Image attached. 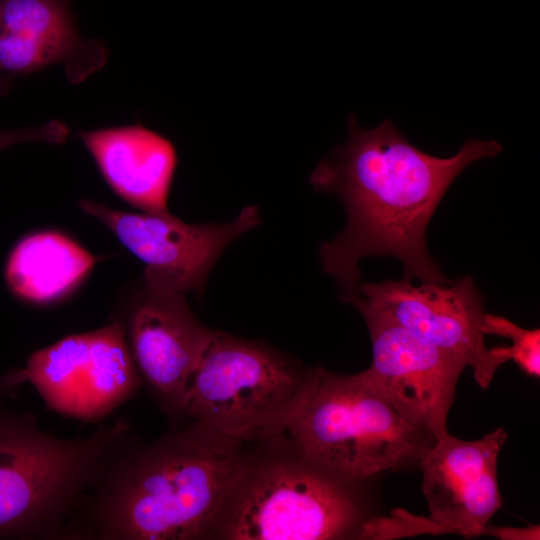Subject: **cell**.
Segmentation results:
<instances>
[{"label": "cell", "instance_id": "cell-20", "mask_svg": "<svg viewBox=\"0 0 540 540\" xmlns=\"http://www.w3.org/2000/svg\"><path fill=\"white\" fill-rule=\"evenodd\" d=\"M4 85V83L2 81H0V87H2Z\"/></svg>", "mask_w": 540, "mask_h": 540}, {"label": "cell", "instance_id": "cell-18", "mask_svg": "<svg viewBox=\"0 0 540 540\" xmlns=\"http://www.w3.org/2000/svg\"><path fill=\"white\" fill-rule=\"evenodd\" d=\"M539 525L526 528L497 527L487 525L484 535L493 536L502 540H535L539 539Z\"/></svg>", "mask_w": 540, "mask_h": 540}, {"label": "cell", "instance_id": "cell-15", "mask_svg": "<svg viewBox=\"0 0 540 540\" xmlns=\"http://www.w3.org/2000/svg\"><path fill=\"white\" fill-rule=\"evenodd\" d=\"M98 258L59 231L22 237L5 265V282L20 301L44 306L66 299L87 278Z\"/></svg>", "mask_w": 540, "mask_h": 540}, {"label": "cell", "instance_id": "cell-4", "mask_svg": "<svg viewBox=\"0 0 540 540\" xmlns=\"http://www.w3.org/2000/svg\"><path fill=\"white\" fill-rule=\"evenodd\" d=\"M316 468L362 479L418 463L435 440L407 423L361 373L311 368L286 431Z\"/></svg>", "mask_w": 540, "mask_h": 540}, {"label": "cell", "instance_id": "cell-11", "mask_svg": "<svg viewBox=\"0 0 540 540\" xmlns=\"http://www.w3.org/2000/svg\"><path fill=\"white\" fill-rule=\"evenodd\" d=\"M116 321L124 330L140 382L169 415H183L192 375L215 330L196 318L184 294L144 282Z\"/></svg>", "mask_w": 540, "mask_h": 540}, {"label": "cell", "instance_id": "cell-8", "mask_svg": "<svg viewBox=\"0 0 540 540\" xmlns=\"http://www.w3.org/2000/svg\"><path fill=\"white\" fill-rule=\"evenodd\" d=\"M320 469L268 465L242 490L226 524L236 540H322L344 536L356 523L351 495Z\"/></svg>", "mask_w": 540, "mask_h": 540}, {"label": "cell", "instance_id": "cell-5", "mask_svg": "<svg viewBox=\"0 0 540 540\" xmlns=\"http://www.w3.org/2000/svg\"><path fill=\"white\" fill-rule=\"evenodd\" d=\"M309 375L263 344L215 330L192 375L183 415L237 442L276 436L295 418Z\"/></svg>", "mask_w": 540, "mask_h": 540}, {"label": "cell", "instance_id": "cell-10", "mask_svg": "<svg viewBox=\"0 0 540 540\" xmlns=\"http://www.w3.org/2000/svg\"><path fill=\"white\" fill-rule=\"evenodd\" d=\"M372 363L362 376L411 426L434 440L448 434L447 418L466 362L371 312Z\"/></svg>", "mask_w": 540, "mask_h": 540}, {"label": "cell", "instance_id": "cell-13", "mask_svg": "<svg viewBox=\"0 0 540 540\" xmlns=\"http://www.w3.org/2000/svg\"><path fill=\"white\" fill-rule=\"evenodd\" d=\"M105 61V47L77 33L66 0H0V70L27 74L61 63L78 83Z\"/></svg>", "mask_w": 540, "mask_h": 540}, {"label": "cell", "instance_id": "cell-19", "mask_svg": "<svg viewBox=\"0 0 540 540\" xmlns=\"http://www.w3.org/2000/svg\"><path fill=\"white\" fill-rule=\"evenodd\" d=\"M26 382L23 369H10L0 375V398L3 396L12 397L17 388Z\"/></svg>", "mask_w": 540, "mask_h": 540}, {"label": "cell", "instance_id": "cell-16", "mask_svg": "<svg viewBox=\"0 0 540 540\" xmlns=\"http://www.w3.org/2000/svg\"><path fill=\"white\" fill-rule=\"evenodd\" d=\"M482 332L506 337L510 346L501 347L508 361L513 360L528 376L540 377V329H525L507 318L484 313Z\"/></svg>", "mask_w": 540, "mask_h": 540}, {"label": "cell", "instance_id": "cell-17", "mask_svg": "<svg viewBox=\"0 0 540 540\" xmlns=\"http://www.w3.org/2000/svg\"><path fill=\"white\" fill-rule=\"evenodd\" d=\"M68 135L69 128L59 120H50L34 127L0 130V151L26 142L61 145L67 141Z\"/></svg>", "mask_w": 540, "mask_h": 540}, {"label": "cell", "instance_id": "cell-14", "mask_svg": "<svg viewBox=\"0 0 540 540\" xmlns=\"http://www.w3.org/2000/svg\"><path fill=\"white\" fill-rule=\"evenodd\" d=\"M107 185L142 212H169L177 152L162 134L141 124L78 131Z\"/></svg>", "mask_w": 540, "mask_h": 540}, {"label": "cell", "instance_id": "cell-2", "mask_svg": "<svg viewBox=\"0 0 540 540\" xmlns=\"http://www.w3.org/2000/svg\"><path fill=\"white\" fill-rule=\"evenodd\" d=\"M148 447L130 436L81 512L75 539L187 540L208 535L244 474L238 442L193 423Z\"/></svg>", "mask_w": 540, "mask_h": 540}, {"label": "cell", "instance_id": "cell-6", "mask_svg": "<svg viewBox=\"0 0 540 540\" xmlns=\"http://www.w3.org/2000/svg\"><path fill=\"white\" fill-rule=\"evenodd\" d=\"M343 301L359 313L381 315L419 339L462 358L487 389L497 369L508 360L498 347L488 349L482 323L483 297L472 276L448 284L391 279L361 283Z\"/></svg>", "mask_w": 540, "mask_h": 540}, {"label": "cell", "instance_id": "cell-3", "mask_svg": "<svg viewBox=\"0 0 540 540\" xmlns=\"http://www.w3.org/2000/svg\"><path fill=\"white\" fill-rule=\"evenodd\" d=\"M130 429L122 417L86 438L63 439L41 430L34 415L0 409V537L73 539Z\"/></svg>", "mask_w": 540, "mask_h": 540}, {"label": "cell", "instance_id": "cell-1", "mask_svg": "<svg viewBox=\"0 0 540 540\" xmlns=\"http://www.w3.org/2000/svg\"><path fill=\"white\" fill-rule=\"evenodd\" d=\"M502 152L496 140L468 139L448 158L412 145L390 119L365 130L348 120V139L310 176L314 190L337 195L347 223L320 245L323 271L332 276L342 300L360 284L359 262L389 256L403 265V278L448 284L427 250L425 233L434 212L458 175L475 161Z\"/></svg>", "mask_w": 540, "mask_h": 540}, {"label": "cell", "instance_id": "cell-12", "mask_svg": "<svg viewBox=\"0 0 540 540\" xmlns=\"http://www.w3.org/2000/svg\"><path fill=\"white\" fill-rule=\"evenodd\" d=\"M506 439L501 427L477 440H461L448 433L419 459L427 517L447 534L481 536L500 509L497 467Z\"/></svg>", "mask_w": 540, "mask_h": 540}, {"label": "cell", "instance_id": "cell-7", "mask_svg": "<svg viewBox=\"0 0 540 540\" xmlns=\"http://www.w3.org/2000/svg\"><path fill=\"white\" fill-rule=\"evenodd\" d=\"M78 205L144 263L146 285L184 295L202 296L224 250L262 222L256 206L243 208L229 222L189 224L169 212H124L89 199Z\"/></svg>", "mask_w": 540, "mask_h": 540}, {"label": "cell", "instance_id": "cell-9", "mask_svg": "<svg viewBox=\"0 0 540 540\" xmlns=\"http://www.w3.org/2000/svg\"><path fill=\"white\" fill-rule=\"evenodd\" d=\"M22 369L49 410L88 422L101 420L129 400L140 384L116 320L35 351Z\"/></svg>", "mask_w": 540, "mask_h": 540}]
</instances>
